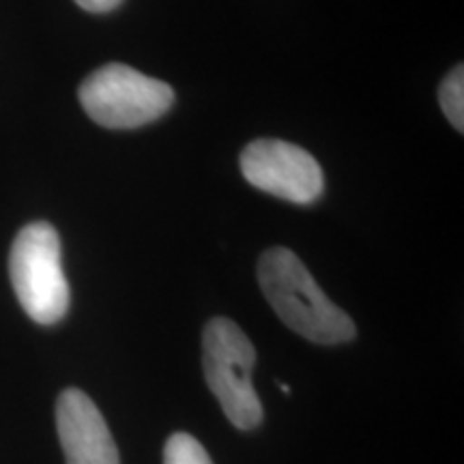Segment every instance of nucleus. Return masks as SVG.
Returning a JSON list of instances; mask_svg holds the SVG:
<instances>
[{
    "label": "nucleus",
    "instance_id": "nucleus-4",
    "mask_svg": "<svg viewBox=\"0 0 464 464\" xmlns=\"http://www.w3.org/2000/svg\"><path fill=\"white\" fill-rule=\"evenodd\" d=\"M80 103L97 125L136 130L164 116L174 103L172 86L127 67L108 63L80 84Z\"/></svg>",
    "mask_w": 464,
    "mask_h": 464
},
{
    "label": "nucleus",
    "instance_id": "nucleus-3",
    "mask_svg": "<svg viewBox=\"0 0 464 464\" xmlns=\"http://www.w3.org/2000/svg\"><path fill=\"white\" fill-rule=\"evenodd\" d=\"M9 277L22 310L34 323L54 324L67 314L72 295L54 226L33 222L17 232L9 254Z\"/></svg>",
    "mask_w": 464,
    "mask_h": 464
},
{
    "label": "nucleus",
    "instance_id": "nucleus-1",
    "mask_svg": "<svg viewBox=\"0 0 464 464\" xmlns=\"http://www.w3.org/2000/svg\"><path fill=\"white\" fill-rule=\"evenodd\" d=\"M258 284L280 321L316 344H344L355 338L353 318L314 282L307 266L288 247H271L258 260Z\"/></svg>",
    "mask_w": 464,
    "mask_h": 464
},
{
    "label": "nucleus",
    "instance_id": "nucleus-9",
    "mask_svg": "<svg viewBox=\"0 0 464 464\" xmlns=\"http://www.w3.org/2000/svg\"><path fill=\"white\" fill-rule=\"evenodd\" d=\"M75 5L89 14H110V11L119 9L123 0H75Z\"/></svg>",
    "mask_w": 464,
    "mask_h": 464
},
{
    "label": "nucleus",
    "instance_id": "nucleus-2",
    "mask_svg": "<svg viewBox=\"0 0 464 464\" xmlns=\"http://www.w3.org/2000/svg\"><path fill=\"white\" fill-rule=\"evenodd\" d=\"M254 362V344L235 321L218 316L205 324L202 368L207 385L239 430H252L263 421V404L252 385Z\"/></svg>",
    "mask_w": 464,
    "mask_h": 464
},
{
    "label": "nucleus",
    "instance_id": "nucleus-5",
    "mask_svg": "<svg viewBox=\"0 0 464 464\" xmlns=\"http://www.w3.org/2000/svg\"><path fill=\"white\" fill-rule=\"evenodd\" d=\"M241 172L252 188L295 205H312L324 188L321 166L305 149L269 138L243 149Z\"/></svg>",
    "mask_w": 464,
    "mask_h": 464
},
{
    "label": "nucleus",
    "instance_id": "nucleus-6",
    "mask_svg": "<svg viewBox=\"0 0 464 464\" xmlns=\"http://www.w3.org/2000/svg\"><path fill=\"white\" fill-rule=\"evenodd\" d=\"M56 430L67 464H121L102 411L82 390H65L56 402Z\"/></svg>",
    "mask_w": 464,
    "mask_h": 464
},
{
    "label": "nucleus",
    "instance_id": "nucleus-8",
    "mask_svg": "<svg viewBox=\"0 0 464 464\" xmlns=\"http://www.w3.org/2000/svg\"><path fill=\"white\" fill-rule=\"evenodd\" d=\"M164 464H213L198 439L188 432H174L166 440Z\"/></svg>",
    "mask_w": 464,
    "mask_h": 464
},
{
    "label": "nucleus",
    "instance_id": "nucleus-7",
    "mask_svg": "<svg viewBox=\"0 0 464 464\" xmlns=\"http://www.w3.org/2000/svg\"><path fill=\"white\" fill-rule=\"evenodd\" d=\"M439 102L450 123L462 133L464 130V67L458 65L445 75L439 86Z\"/></svg>",
    "mask_w": 464,
    "mask_h": 464
}]
</instances>
